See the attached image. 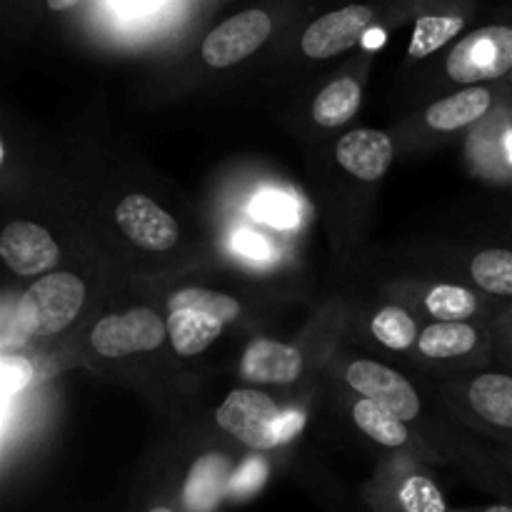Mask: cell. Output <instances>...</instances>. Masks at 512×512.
Returning a JSON list of instances; mask_svg holds the SVG:
<instances>
[{"label":"cell","instance_id":"34","mask_svg":"<svg viewBox=\"0 0 512 512\" xmlns=\"http://www.w3.org/2000/svg\"><path fill=\"white\" fill-rule=\"evenodd\" d=\"M485 512H512L510 505H493V508H488Z\"/></svg>","mask_w":512,"mask_h":512},{"label":"cell","instance_id":"30","mask_svg":"<svg viewBox=\"0 0 512 512\" xmlns=\"http://www.w3.org/2000/svg\"><path fill=\"white\" fill-rule=\"evenodd\" d=\"M75 3H80V0H48V5L53 10H68V8H73Z\"/></svg>","mask_w":512,"mask_h":512},{"label":"cell","instance_id":"22","mask_svg":"<svg viewBox=\"0 0 512 512\" xmlns=\"http://www.w3.org/2000/svg\"><path fill=\"white\" fill-rule=\"evenodd\" d=\"M250 213L260 223H268L278 230L295 228L300 223V205L293 195L283 190H263L250 203Z\"/></svg>","mask_w":512,"mask_h":512},{"label":"cell","instance_id":"17","mask_svg":"<svg viewBox=\"0 0 512 512\" xmlns=\"http://www.w3.org/2000/svg\"><path fill=\"white\" fill-rule=\"evenodd\" d=\"M478 343V333L468 323H433L420 333V353L428 358H460Z\"/></svg>","mask_w":512,"mask_h":512},{"label":"cell","instance_id":"21","mask_svg":"<svg viewBox=\"0 0 512 512\" xmlns=\"http://www.w3.org/2000/svg\"><path fill=\"white\" fill-rule=\"evenodd\" d=\"M463 30V18H450V15H425L415 23L413 40H410V58H425L440 45L448 43L450 38Z\"/></svg>","mask_w":512,"mask_h":512},{"label":"cell","instance_id":"5","mask_svg":"<svg viewBox=\"0 0 512 512\" xmlns=\"http://www.w3.org/2000/svg\"><path fill=\"white\" fill-rule=\"evenodd\" d=\"M270 18L263 10H245L233 15L203 40V60L210 68H230L253 55L270 35Z\"/></svg>","mask_w":512,"mask_h":512},{"label":"cell","instance_id":"6","mask_svg":"<svg viewBox=\"0 0 512 512\" xmlns=\"http://www.w3.org/2000/svg\"><path fill=\"white\" fill-rule=\"evenodd\" d=\"M370 23H373V10L365 5H348L315 20L303 33L300 48L308 58H333L365 40Z\"/></svg>","mask_w":512,"mask_h":512},{"label":"cell","instance_id":"31","mask_svg":"<svg viewBox=\"0 0 512 512\" xmlns=\"http://www.w3.org/2000/svg\"><path fill=\"white\" fill-rule=\"evenodd\" d=\"M125 5H128L130 10H138V8H150V5L155 3V0H123Z\"/></svg>","mask_w":512,"mask_h":512},{"label":"cell","instance_id":"13","mask_svg":"<svg viewBox=\"0 0 512 512\" xmlns=\"http://www.w3.org/2000/svg\"><path fill=\"white\" fill-rule=\"evenodd\" d=\"M223 320L200 310H173L168 315V338L175 353L193 358L215 343L223 333Z\"/></svg>","mask_w":512,"mask_h":512},{"label":"cell","instance_id":"9","mask_svg":"<svg viewBox=\"0 0 512 512\" xmlns=\"http://www.w3.org/2000/svg\"><path fill=\"white\" fill-rule=\"evenodd\" d=\"M115 220L135 245L155 253L170 250L180 238L178 223L145 195H128L120 200Z\"/></svg>","mask_w":512,"mask_h":512},{"label":"cell","instance_id":"28","mask_svg":"<svg viewBox=\"0 0 512 512\" xmlns=\"http://www.w3.org/2000/svg\"><path fill=\"white\" fill-rule=\"evenodd\" d=\"M235 248H238L245 258L253 260H265L270 255V245L265 243L260 235L250 233V230H243V233L235 235Z\"/></svg>","mask_w":512,"mask_h":512},{"label":"cell","instance_id":"11","mask_svg":"<svg viewBox=\"0 0 512 512\" xmlns=\"http://www.w3.org/2000/svg\"><path fill=\"white\" fill-rule=\"evenodd\" d=\"M233 463L225 455L210 453L193 463L183 485V508L188 512H215L228 498Z\"/></svg>","mask_w":512,"mask_h":512},{"label":"cell","instance_id":"29","mask_svg":"<svg viewBox=\"0 0 512 512\" xmlns=\"http://www.w3.org/2000/svg\"><path fill=\"white\" fill-rule=\"evenodd\" d=\"M303 428H305V415L300 413V410H283V418H280V428H278L280 445L293 440L298 433H303Z\"/></svg>","mask_w":512,"mask_h":512},{"label":"cell","instance_id":"24","mask_svg":"<svg viewBox=\"0 0 512 512\" xmlns=\"http://www.w3.org/2000/svg\"><path fill=\"white\" fill-rule=\"evenodd\" d=\"M373 335L393 350H405L418 340V328L403 308H383L373 318Z\"/></svg>","mask_w":512,"mask_h":512},{"label":"cell","instance_id":"3","mask_svg":"<svg viewBox=\"0 0 512 512\" xmlns=\"http://www.w3.org/2000/svg\"><path fill=\"white\" fill-rule=\"evenodd\" d=\"M283 410L260 390H233L218 408V425L253 450H273L280 445Z\"/></svg>","mask_w":512,"mask_h":512},{"label":"cell","instance_id":"2","mask_svg":"<svg viewBox=\"0 0 512 512\" xmlns=\"http://www.w3.org/2000/svg\"><path fill=\"white\" fill-rule=\"evenodd\" d=\"M445 68L458 83L503 78L512 68V28L488 25L475 30L455 45Z\"/></svg>","mask_w":512,"mask_h":512},{"label":"cell","instance_id":"33","mask_svg":"<svg viewBox=\"0 0 512 512\" xmlns=\"http://www.w3.org/2000/svg\"><path fill=\"white\" fill-rule=\"evenodd\" d=\"M365 40H368V45H370V48H373V45L383 43V33H380V35H370V38H365Z\"/></svg>","mask_w":512,"mask_h":512},{"label":"cell","instance_id":"35","mask_svg":"<svg viewBox=\"0 0 512 512\" xmlns=\"http://www.w3.org/2000/svg\"><path fill=\"white\" fill-rule=\"evenodd\" d=\"M148 512H175L173 508H165V505H158V508H153V510H148Z\"/></svg>","mask_w":512,"mask_h":512},{"label":"cell","instance_id":"18","mask_svg":"<svg viewBox=\"0 0 512 512\" xmlns=\"http://www.w3.org/2000/svg\"><path fill=\"white\" fill-rule=\"evenodd\" d=\"M353 418L368 438L385 445V448H400L408 440V430H405L403 420L395 413H390L385 405L375 403V400H360L353 410Z\"/></svg>","mask_w":512,"mask_h":512},{"label":"cell","instance_id":"1","mask_svg":"<svg viewBox=\"0 0 512 512\" xmlns=\"http://www.w3.org/2000/svg\"><path fill=\"white\" fill-rule=\"evenodd\" d=\"M85 285L73 273H50L35 280L18 303V325L25 335H55L78 318Z\"/></svg>","mask_w":512,"mask_h":512},{"label":"cell","instance_id":"19","mask_svg":"<svg viewBox=\"0 0 512 512\" xmlns=\"http://www.w3.org/2000/svg\"><path fill=\"white\" fill-rule=\"evenodd\" d=\"M173 310H200V313L213 315L223 323H230L240 315V303L230 295L215 293L208 288H185L168 300V313H173Z\"/></svg>","mask_w":512,"mask_h":512},{"label":"cell","instance_id":"8","mask_svg":"<svg viewBox=\"0 0 512 512\" xmlns=\"http://www.w3.org/2000/svg\"><path fill=\"white\" fill-rule=\"evenodd\" d=\"M0 255L15 275H40L58 263L60 248L45 228L15 220L0 235Z\"/></svg>","mask_w":512,"mask_h":512},{"label":"cell","instance_id":"20","mask_svg":"<svg viewBox=\"0 0 512 512\" xmlns=\"http://www.w3.org/2000/svg\"><path fill=\"white\" fill-rule=\"evenodd\" d=\"M430 315L443 323H465L478 310V298L460 285H438L425 298Z\"/></svg>","mask_w":512,"mask_h":512},{"label":"cell","instance_id":"25","mask_svg":"<svg viewBox=\"0 0 512 512\" xmlns=\"http://www.w3.org/2000/svg\"><path fill=\"white\" fill-rule=\"evenodd\" d=\"M398 505L403 512H448L443 493L425 475H410L398 490Z\"/></svg>","mask_w":512,"mask_h":512},{"label":"cell","instance_id":"16","mask_svg":"<svg viewBox=\"0 0 512 512\" xmlns=\"http://www.w3.org/2000/svg\"><path fill=\"white\" fill-rule=\"evenodd\" d=\"M360 85L353 78H338L320 90V95L313 103V118L315 123L323 128H338V125L348 123L360 108Z\"/></svg>","mask_w":512,"mask_h":512},{"label":"cell","instance_id":"12","mask_svg":"<svg viewBox=\"0 0 512 512\" xmlns=\"http://www.w3.org/2000/svg\"><path fill=\"white\" fill-rule=\"evenodd\" d=\"M338 163L360 180H378L393 163V143L383 130H353L338 143Z\"/></svg>","mask_w":512,"mask_h":512},{"label":"cell","instance_id":"27","mask_svg":"<svg viewBox=\"0 0 512 512\" xmlns=\"http://www.w3.org/2000/svg\"><path fill=\"white\" fill-rule=\"evenodd\" d=\"M0 375H3V398L20 393L33 378V365L18 355H3L0 360Z\"/></svg>","mask_w":512,"mask_h":512},{"label":"cell","instance_id":"32","mask_svg":"<svg viewBox=\"0 0 512 512\" xmlns=\"http://www.w3.org/2000/svg\"><path fill=\"white\" fill-rule=\"evenodd\" d=\"M505 153H508V160L512 163V130L505 135Z\"/></svg>","mask_w":512,"mask_h":512},{"label":"cell","instance_id":"26","mask_svg":"<svg viewBox=\"0 0 512 512\" xmlns=\"http://www.w3.org/2000/svg\"><path fill=\"white\" fill-rule=\"evenodd\" d=\"M268 483V463L263 458H248L233 473L228 485L230 500H248Z\"/></svg>","mask_w":512,"mask_h":512},{"label":"cell","instance_id":"23","mask_svg":"<svg viewBox=\"0 0 512 512\" xmlns=\"http://www.w3.org/2000/svg\"><path fill=\"white\" fill-rule=\"evenodd\" d=\"M473 280L495 295H512V253L485 250L473 260Z\"/></svg>","mask_w":512,"mask_h":512},{"label":"cell","instance_id":"15","mask_svg":"<svg viewBox=\"0 0 512 512\" xmlns=\"http://www.w3.org/2000/svg\"><path fill=\"white\" fill-rule=\"evenodd\" d=\"M470 405L488 423L512 428V378L508 375H480L470 385Z\"/></svg>","mask_w":512,"mask_h":512},{"label":"cell","instance_id":"14","mask_svg":"<svg viewBox=\"0 0 512 512\" xmlns=\"http://www.w3.org/2000/svg\"><path fill=\"white\" fill-rule=\"evenodd\" d=\"M490 103H493V98H490V93L485 88L460 90V93L430 105L428 113H425V120H428V125L433 130L448 133V130H458L463 125H470L478 118H483L490 110Z\"/></svg>","mask_w":512,"mask_h":512},{"label":"cell","instance_id":"7","mask_svg":"<svg viewBox=\"0 0 512 512\" xmlns=\"http://www.w3.org/2000/svg\"><path fill=\"white\" fill-rule=\"evenodd\" d=\"M348 383L358 390L363 398L375 400L385 405L390 413L398 415L400 420H413L420 413V398L413 385L385 365L373 363V360H358L348 368Z\"/></svg>","mask_w":512,"mask_h":512},{"label":"cell","instance_id":"4","mask_svg":"<svg viewBox=\"0 0 512 512\" xmlns=\"http://www.w3.org/2000/svg\"><path fill=\"white\" fill-rule=\"evenodd\" d=\"M168 335V323L150 308H133L98 320L90 333V343L105 358H123L160 348Z\"/></svg>","mask_w":512,"mask_h":512},{"label":"cell","instance_id":"10","mask_svg":"<svg viewBox=\"0 0 512 512\" xmlns=\"http://www.w3.org/2000/svg\"><path fill=\"white\" fill-rule=\"evenodd\" d=\"M240 373L250 383H295L303 373V355L293 345L270 338H255L245 348Z\"/></svg>","mask_w":512,"mask_h":512}]
</instances>
